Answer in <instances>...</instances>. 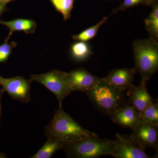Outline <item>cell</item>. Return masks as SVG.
<instances>
[{
    "mask_svg": "<svg viewBox=\"0 0 158 158\" xmlns=\"http://www.w3.org/2000/svg\"><path fill=\"white\" fill-rule=\"evenodd\" d=\"M44 134L48 139H55L64 143L96 135L74 120L64 111L62 106H59L52 121L46 126Z\"/></svg>",
    "mask_w": 158,
    "mask_h": 158,
    "instance_id": "cell-1",
    "label": "cell"
},
{
    "mask_svg": "<svg viewBox=\"0 0 158 158\" xmlns=\"http://www.w3.org/2000/svg\"><path fill=\"white\" fill-rule=\"evenodd\" d=\"M135 67L141 77L140 84L146 85L158 69V41L149 37L133 42Z\"/></svg>",
    "mask_w": 158,
    "mask_h": 158,
    "instance_id": "cell-2",
    "label": "cell"
},
{
    "mask_svg": "<svg viewBox=\"0 0 158 158\" xmlns=\"http://www.w3.org/2000/svg\"><path fill=\"white\" fill-rule=\"evenodd\" d=\"M85 93L97 110L109 116L127 103L124 92L102 81L101 78Z\"/></svg>",
    "mask_w": 158,
    "mask_h": 158,
    "instance_id": "cell-3",
    "label": "cell"
},
{
    "mask_svg": "<svg viewBox=\"0 0 158 158\" xmlns=\"http://www.w3.org/2000/svg\"><path fill=\"white\" fill-rule=\"evenodd\" d=\"M113 141L90 136L64 144L62 150L69 158H96L110 155Z\"/></svg>",
    "mask_w": 158,
    "mask_h": 158,
    "instance_id": "cell-4",
    "label": "cell"
},
{
    "mask_svg": "<svg viewBox=\"0 0 158 158\" xmlns=\"http://www.w3.org/2000/svg\"><path fill=\"white\" fill-rule=\"evenodd\" d=\"M32 82H38L48 88L56 95L59 106H62L63 100L73 92L67 78V73L53 70L41 74L32 75Z\"/></svg>",
    "mask_w": 158,
    "mask_h": 158,
    "instance_id": "cell-5",
    "label": "cell"
},
{
    "mask_svg": "<svg viewBox=\"0 0 158 158\" xmlns=\"http://www.w3.org/2000/svg\"><path fill=\"white\" fill-rule=\"evenodd\" d=\"M110 155L116 158H150L138 143L127 135L117 134Z\"/></svg>",
    "mask_w": 158,
    "mask_h": 158,
    "instance_id": "cell-6",
    "label": "cell"
},
{
    "mask_svg": "<svg viewBox=\"0 0 158 158\" xmlns=\"http://www.w3.org/2000/svg\"><path fill=\"white\" fill-rule=\"evenodd\" d=\"M31 80H26L23 77L17 76L5 78L0 76V85L11 98L23 103L31 100Z\"/></svg>",
    "mask_w": 158,
    "mask_h": 158,
    "instance_id": "cell-7",
    "label": "cell"
},
{
    "mask_svg": "<svg viewBox=\"0 0 158 158\" xmlns=\"http://www.w3.org/2000/svg\"><path fill=\"white\" fill-rule=\"evenodd\" d=\"M132 131L130 137L143 149L150 148L158 152V126L141 121Z\"/></svg>",
    "mask_w": 158,
    "mask_h": 158,
    "instance_id": "cell-8",
    "label": "cell"
},
{
    "mask_svg": "<svg viewBox=\"0 0 158 158\" xmlns=\"http://www.w3.org/2000/svg\"><path fill=\"white\" fill-rule=\"evenodd\" d=\"M67 78L73 92L84 93L90 90L101 79L84 68L77 69L67 73Z\"/></svg>",
    "mask_w": 158,
    "mask_h": 158,
    "instance_id": "cell-9",
    "label": "cell"
},
{
    "mask_svg": "<svg viewBox=\"0 0 158 158\" xmlns=\"http://www.w3.org/2000/svg\"><path fill=\"white\" fill-rule=\"evenodd\" d=\"M136 73L134 68H117L113 69L107 76L101 78L113 87L125 92L133 86L134 76Z\"/></svg>",
    "mask_w": 158,
    "mask_h": 158,
    "instance_id": "cell-10",
    "label": "cell"
},
{
    "mask_svg": "<svg viewBox=\"0 0 158 158\" xmlns=\"http://www.w3.org/2000/svg\"><path fill=\"white\" fill-rule=\"evenodd\" d=\"M110 116L114 123L132 130L141 122L140 113L127 103L114 111Z\"/></svg>",
    "mask_w": 158,
    "mask_h": 158,
    "instance_id": "cell-11",
    "label": "cell"
},
{
    "mask_svg": "<svg viewBox=\"0 0 158 158\" xmlns=\"http://www.w3.org/2000/svg\"><path fill=\"white\" fill-rule=\"evenodd\" d=\"M127 103L138 113H141L148 105L156 100L153 98L148 91L146 85L140 84L139 86L133 85L127 90Z\"/></svg>",
    "mask_w": 158,
    "mask_h": 158,
    "instance_id": "cell-12",
    "label": "cell"
},
{
    "mask_svg": "<svg viewBox=\"0 0 158 158\" xmlns=\"http://www.w3.org/2000/svg\"><path fill=\"white\" fill-rule=\"evenodd\" d=\"M0 24L9 28L10 31L5 41H9V39L15 31H23L27 34H34L37 27V23L32 19H17L10 21L1 20Z\"/></svg>",
    "mask_w": 158,
    "mask_h": 158,
    "instance_id": "cell-13",
    "label": "cell"
},
{
    "mask_svg": "<svg viewBox=\"0 0 158 158\" xmlns=\"http://www.w3.org/2000/svg\"><path fill=\"white\" fill-rule=\"evenodd\" d=\"M64 143L53 139L48 141L31 158H50L58 151L62 150Z\"/></svg>",
    "mask_w": 158,
    "mask_h": 158,
    "instance_id": "cell-14",
    "label": "cell"
},
{
    "mask_svg": "<svg viewBox=\"0 0 158 158\" xmlns=\"http://www.w3.org/2000/svg\"><path fill=\"white\" fill-rule=\"evenodd\" d=\"M70 53L72 58L78 62L86 60L93 54L88 43L81 41L74 43L71 45Z\"/></svg>",
    "mask_w": 158,
    "mask_h": 158,
    "instance_id": "cell-15",
    "label": "cell"
},
{
    "mask_svg": "<svg viewBox=\"0 0 158 158\" xmlns=\"http://www.w3.org/2000/svg\"><path fill=\"white\" fill-rule=\"evenodd\" d=\"M151 12L144 20V26L150 37L158 41V2L152 6Z\"/></svg>",
    "mask_w": 158,
    "mask_h": 158,
    "instance_id": "cell-16",
    "label": "cell"
},
{
    "mask_svg": "<svg viewBox=\"0 0 158 158\" xmlns=\"http://www.w3.org/2000/svg\"><path fill=\"white\" fill-rule=\"evenodd\" d=\"M108 18V16H105L97 24L82 31L78 34L73 35L72 37L74 40L76 41L88 42L95 37L99 29L107 20Z\"/></svg>",
    "mask_w": 158,
    "mask_h": 158,
    "instance_id": "cell-17",
    "label": "cell"
},
{
    "mask_svg": "<svg viewBox=\"0 0 158 158\" xmlns=\"http://www.w3.org/2000/svg\"><path fill=\"white\" fill-rule=\"evenodd\" d=\"M140 114L141 121L158 126V104L156 102L148 105Z\"/></svg>",
    "mask_w": 158,
    "mask_h": 158,
    "instance_id": "cell-18",
    "label": "cell"
},
{
    "mask_svg": "<svg viewBox=\"0 0 158 158\" xmlns=\"http://www.w3.org/2000/svg\"><path fill=\"white\" fill-rule=\"evenodd\" d=\"M54 8L63 16L65 21L70 18L75 0H50Z\"/></svg>",
    "mask_w": 158,
    "mask_h": 158,
    "instance_id": "cell-19",
    "label": "cell"
},
{
    "mask_svg": "<svg viewBox=\"0 0 158 158\" xmlns=\"http://www.w3.org/2000/svg\"><path fill=\"white\" fill-rule=\"evenodd\" d=\"M16 46L17 44L14 41L9 44L8 41H5L0 45V63L7 62L12 53V49Z\"/></svg>",
    "mask_w": 158,
    "mask_h": 158,
    "instance_id": "cell-20",
    "label": "cell"
},
{
    "mask_svg": "<svg viewBox=\"0 0 158 158\" xmlns=\"http://www.w3.org/2000/svg\"><path fill=\"white\" fill-rule=\"evenodd\" d=\"M139 5L147 6V3L145 0H123L118 8L113 10L112 15L115 14L119 11H125L127 9Z\"/></svg>",
    "mask_w": 158,
    "mask_h": 158,
    "instance_id": "cell-21",
    "label": "cell"
},
{
    "mask_svg": "<svg viewBox=\"0 0 158 158\" xmlns=\"http://www.w3.org/2000/svg\"><path fill=\"white\" fill-rule=\"evenodd\" d=\"M7 5H4L0 3V21H1V17L2 15L6 11H9L7 8Z\"/></svg>",
    "mask_w": 158,
    "mask_h": 158,
    "instance_id": "cell-22",
    "label": "cell"
},
{
    "mask_svg": "<svg viewBox=\"0 0 158 158\" xmlns=\"http://www.w3.org/2000/svg\"><path fill=\"white\" fill-rule=\"evenodd\" d=\"M147 3V6H152L156 3L158 2V0H145Z\"/></svg>",
    "mask_w": 158,
    "mask_h": 158,
    "instance_id": "cell-23",
    "label": "cell"
},
{
    "mask_svg": "<svg viewBox=\"0 0 158 158\" xmlns=\"http://www.w3.org/2000/svg\"><path fill=\"white\" fill-rule=\"evenodd\" d=\"M5 90L3 88L0 89V123H1V116H2V104H1V99Z\"/></svg>",
    "mask_w": 158,
    "mask_h": 158,
    "instance_id": "cell-24",
    "label": "cell"
},
{
    "mask_svg": "<svg viewBox=\"0 0 158 158\" xmlns=\"http://www.w3.org/2000/svg\"><path fill=\"white\" fill-rule=\"evenodd\" d=\"M15 0H0V3L4 4V5H7V4L10 2H13Z\"/></svg>",
    "mask_w": 158,
    "mask_h": 158,
    "instance_id": "cell-25",
    "label": "cell"
},
{
    "mask_svg": "<svg viewBox=\"0 0 158 158\" xmlns=\"http://www.w3.org/2000/svg\"><path fill=\"white\" fill-rule=\"evenodd\" d=\"M7 158V156L6 154L3 152H0V158Z\"/></svg>",
    "mask_w": 158,
    "mask_h": 158,
    "instance_id": "cell-26",
    "label": "cell"
},
{
    "mask_svg": "<svg viewBox=\"0 0 158 158\" xmlns=\"http://www.w3.org/2000/svg\"><path fill=\"white\" fill-rule=\"evenodd\" d=\"M108 1H114V0H108ZM117 1H120V0H117Z\"/></svg>",
    "mask_w": 158,
    "mask_h": 158,
    "instance_id": "cell-27",
    "label": "cell"
}]
</instances>
